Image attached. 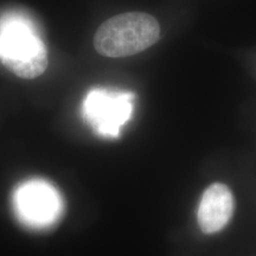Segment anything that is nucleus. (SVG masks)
<instances>
[{
  "label": "nucleus",
  "instance_id": "nucleus-1",
  "mask_svg": "<svg viewBox=\"0 0 256 256\" xmlns=\"http://www.w3.org/2000/svg\"><path fill=\"white\" fill-rule=\"evenodd\" d=\"M0 62L24 80L37 78L46 70V46L26 16L10 12L0 18Z\"/></svg>",
  "mask_w": 256,
  "mask_h": 256
},
{
  "label": "nucleus",
  "instance_id": "nucleus-2",
  "mask_svg": "<svg viewBox=\"0 0 256 256\" xmlns=\"http://www.w3.org/2000/svg\"><path fill=\"white\" fill-rule=\"evenodd\" d=\"M160 38V25L151 14L127 12L100 25L94 36V48L106 57H127L142 52Z\"/></svg>",
  "mask_w": 256,
  "mask_h": 256
},
{
  "label": "nucleus",
  "instance_id": "nucleus-3",
  "mask_svg": "<svg viewBox=\"0 0 256 256\" xmlns=\"http://www.w3.org/2000/svg\"><path fill=\"white\" fill-rule=\"evenodd\" d=\"M136 94L116 88L95 87L84 96L83 119L92 130L106 139L119 138L124 124L133 116Z\"/></svg>",
  "mask_w": 256,
  "mask_h": 256
},
{
  "label": "nucleus",
  "instance_id": "nucleus-4",
  "mask_svg": "<svg viewBox=\"0 0 256 256\" xmlns=\"http://www.w3.org/2000/svg\"><path fill=\"white\" fill-rule=\"evenodd\" d=\"M12 206L19 222L32 229L50 228L60 218L64 210L60 191L40 178L19 184L12 194Z\"/></svg>",
  "mask_w": 256,
  "mask_h": 256
},
{
  "label": "nucleus",
  "instance_id": "nucleus-5",
  "mask_svg": "<svg viewBox=\"0 0 256 256\" xmlns=\"http://www.w3.org/2000/svg\"><path fill=\"white\" fill-rule=\"evenodd\" d=\"M234 214V196L226 184H211L202 194L197 210L198 226L204 234H215L226 228Z\"/></svg>",
  "mask_w": 256,
  "mask_h": 256
}]
</instances>
